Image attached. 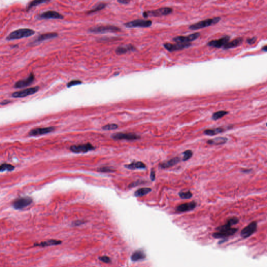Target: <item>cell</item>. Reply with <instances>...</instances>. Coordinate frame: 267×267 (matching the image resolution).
Returning a JSON list of instances; mask_svg holds the SVG:
<instances>
[{"label":"cell","instance_id":"cell-20","mask_svg":"<svg viewBox=\"0 0 267 267\" xmlns=\"http://www.w3.org/2000/svg\"><path fill=\"white\" fill-rule=\"evenodd\" d=\"M181 159L179 157H175L169 160L168 161H165L159 164V166L161 169H168L171 166H175V164L180 162Z\"/></svg>","mask_w":267,"mask_h":267},{"label":"cell","instance_id":"cell-26","mask_svg":"<svg viewBox=\"0 0 267 267\" xmlns=\"http://www.w3.org/2000/svg\"><path fill=\"white\" fill-rule=\"evenodd\" d=\"M243 42V38L241 37H239L237 38L234 39L233 41L231 42H228L224 46L223 48L224 49H228L233 48L234 47H237L239 45L241 44Z\"/></svg>","mask_w":267,"mask_h":267},{"label":"cell","instance_id":"cell-4","mask_svg":"<svg viewBox=\"0 0 267 267\" xmlns=\"http://www.w3.org/2000/svg\"><path fill=\"white\" fill-rule=\"evenodd\" d=\"M173 9L170 8H162L155 10L145 11L143 13V17L147 18L149 17H159L168 15L171 14Z\"/></svg>","mask_w":267,"mask_h":267},{"label":"cell","instance_id":"cell-7","mask_svg":"<svg viewBox=\"0 0 267 267\" xmlns=\"http://www.w3.org/2000/svg\"><path fill=\"white\" fill-rule=\"evenodd\" d=\"M40 87L39 86H35L34 87L25 89L22 90L14 92L12 94V97L15 98H24L27 96H30L37 93L39 91Z\"/></svg>","mask_w":267,"mask_h":267},{"label":"cell","instance_id":"cell-1","mask_svg":"<svg viewBox=\"0 0 267 267\" xmlns=\"http://www.w3.org/2000/svg\"><path fill=\"white\" fill-rule=\"evenodd\" d=\"M238 222L239 219L237 218L230 219L226 224L217 228V232L213 234V236L216 239H223L233 235L237 230V228H232V226Z\"/></svg>","mask_w":267,"mask_h":267},{"label":"cell","instance_id":"cell-34","mask_svg":"<svg viewBox=\"0 0 267 267\" xmlns=\"http://www.w3.org/2000/svg\"><path fill=\"white\" fill-rule=\"evenodd\" d=\"M183 157L182 159V160L183 161H187L189 159L192 158V156L193 155V152L191 150H187L183 152Z\"/></svg>","mask_w":267,"mask_h":267},{"label":"cell","instance_id":"cell-29","mask_svg":"<svg viewBox=\"0 0 267 267\" xmlns=\"http://www.w3.org/2000/svg\"><path fill=\"white\" fill-rule=\"evenodd\" d=\"M145 257V255L144 254V252H142V251H140V250H138V251L135 252L132 255V259L133 261H138V260L143 259H144Z\"/></svg>","mask_w":267,"mask_h":267},{"label":"cell","instance_id":"cell-13","mask_svg":"<svg viewBox=\"0 0 267 267\" xmlns=\"http://www.w3.org/2000/svg\"><path fill=\"white\" fill-rule=\"evenodd\" d=\"M192 45L191 43H166L164 44V48H166L168 51L170 52H173L175 51H178V50H181L184 49L185 48H187L188 47H190Z\"/></svg>","mask_w":267,"mask_h":267},{"label":"cell","instance_id":"cell-21","mask_svg":"<svg viewBox=\"0 0 267 267\" xmlns=\"http://www.w3.org/2000/svg\"><path fill=\"white\" fill-rule=\"evenodd\" d=\"M136 50L135 47L132 44H127L125 47L120 46L117 47L115 50V53L117 55H121L126 53L128 51H134Z\"/></svg>","mask_w":267,"mask_h":267},{"label":"cell","instance_id":"cell-31","mask_svg":"<svg viewBox=\"0 0 267 267\" xmlns=\"http://www.w3.org/2000/svg\"><path fill=\"white\" fill-rule=\"evenodd\" d=\"M228 113V112L226 111H219L216 112L213 114L212 119L213 120L217 121L223 117H224Z\"/></svg>","mask_w":267,"mask_h":267},{"label":"cell","instance_id":"cell-17","mask_svg":"<svg viewBox=\"0 0 267 267\" xmlns=\"http://www.w3.org/2000/svg\"><path fill=\"white\" fill-rule=\"evenodd\" d=\"M257 226V223L256 222H253L250 223L242 230L241 233V236L243 238H247L250 236L256 231Z\"/></svg>","mask_w":267,"mask_h":267},{"label":"cell","instance_id":"cell-14","mask_svg":"<svg viewBox=\"0 0 267 267\" xmlns=\"http://www.w3.org/2000/svg\"><path fill=\"white\" fill-rule=\"evenodd\" d=\"M39 18L40 19H64V16L54 10H48L43 13L40 14L39 15Z\"/></svg>","mask_w":267,"mask_h":267},{"label":"cell","instance_id":"cell-23","mask_svg":"<svg viewBox=\"0 0 267 267\" xmlns=\"http://www.w3.org/2000/svg\"><path fill=\"white\" fill-rule=\"evenodd\" d=\"M125 167L126 169L132 170H134L136 169H145L146 168L145 164L141 161H138V162L133 161L131 164H125Z\"/></svg>","mask_w":267,"mask_h":267},{"label":"cell","instance_id":"cell-16","mask_svg":"<svg viewBox=\"0 0 267 267\" xmlns=\"http://www.w3.org/2000/svg\"><path fill=\"white\" fill-rule=\"evenodd\" d=\"M230 39V36H225L222 37L220 39L212 40L209 42L208 43V46L209 47H214L216 48H220L221 47H224L227 43H228Z\"/></svg>","mask_w":267,"mask_h":267},{"label":"cell","instance_id":"cell-44","mask_svg":"<svg viewBox=\"0 0 267 267\" xmlns=\"http://www.w3.org/2000/svg\"><path fill=\"white\" fill-rule=\"evenodd\" d=\"M250 171H251V170H249V169H244L242 170V172L244 173H249Z\"/></svg>","mask_w":267,"mask_h":267},{"label":"cell","instance_id":"cell-33","mask_svg":"<svg viewBox=\"0 0 267 267\" xmlns=\"http://www.w3.org/2000/svg\"><path fill=\"white\" fill-rule=\"evenodd\" d=\"M179 195L180 198L183 199H188L191 198L193 196L192 192L190 190H188L187 192H181V191L179 192Z\"/></svg>","mask_w":267,"mask_h":267},{"label":"cell","instance_id":"cell-18","mask_svg":"<svg viewBox=\"0 0 267 267\" xmlns=\"http://www.w3.org/2000/svg\"><path fill=\"white\" fill-rule=\"evenodd\" d=\"M197 206V203L195 201L184 203L179 205L176 208V211L178 212H184L194 209Z\"/></svg>","mask_w":267,"mask_h":267},{"label":"cell","instance_id":"cell-42","mask_svg":"<svg viewBox=\"0 0 267 267\" xmlns=\"http://www.w3.org/2000/svg\"><path fill=\"white\" fill-rule=\"evenodd\" d=\"M10 102H11V101L6 100H4V101H3L2 102H1V104L2 106H3V105H6V104H8L10 103Z\"/></svg>","mask_w":267,"mask_h":267},{"label":"cell","instance_id":"cell-24","mask_svg":"<svg viewBox=\"0 0 267 267\" xmlns=\"http://www.w3.org/2000/svg\"><path fill=\"white\" fill-rule=\"evenodd\" d=\"M58 36V34L56 32H49L46 34H40L39 36L37 38L35 42H41L44 40H47L48 39H53L56 38Z\"/></svg>","mask_w":267,"mask_h":267},{"label":"cell","instance_id":"cell-46","mask_svg":"<svg viewBox=\"0 0 267 267\" xmlns=\"http://www.w3.org/2000/svg\"><path fill=\"white\" fill-rule=\"evenodd\" d=\"M266 126H267V124H266Z\"/></svg>","mask_w":267,"mask_h":267},{"label":"cell","instance_id":"cell-45","mask_svg":"<svg viewBox=\"0 0 267 267\" xmlns=\"http://www.w3.org/2000/svg\"><path fill=\"white\" fill-rule=\"evenodd\" d=\"M262 50L264 51H267V46H265V47H263Z\"/></svg>","mask_w":267,"mask_h":267},{"label":"cell","instance_id":"cell-8","mask_svg":"<svg viewBox=\"0 0 267 267\" xmlns=\"http://www.w3.org/2000/svg\"><path fill=\"white\" fill-rule=\"evenodd\" d=\"M152 22L151 20L145 19H136L124 23V26L127 28H135V27H143L146 28L150 27Z\"/></svg>","mask_w":267,"mask_h":267},{"label":"cell","instance_id":"cell-19","mask_svg":"<svg viewBox=\"0 0 267 267\" xmlns=\"http://www.w3.org/2000/svg\"><path fill=\"white\" fill-rule=\"evenodd\" d=\"M230 126L228 127H219L213 129H207L204 130V133L208 136H214L224 132L226 130L230 129Z\"/></svg>","mask_w":267,"mask_h":267},{"label":"cell","instance_id":"cell-6","mask_svg":"<svg viewBox=\"0 0 267 267\" xmlns=\"http://www.w3.org/2000/svg\"><path fill=\"white\" fill-rule=\"evenodd\" d=\"M33 200L30 197H23L18 198L15 200L12 204L14 208L17 210L23 209L24 208L28 206L32 202Z\"/></svg>","mask_w":267,"mask_h":267},{"label":"cell","instance_id":"cell-41","mask_svg":"<svg viewBox=\"0 0 267 267\" xmlns=\"http://www.w3.org/2000/svg\"><path fill=\"white\" fill-rule=\"evenodd\" d=\"M117 2L122 4H127L130 3V1H125V0H119V1H117Z\"/></svg>","mask_w":267,"mask_h":267},{"label":"cell","instance_id":"cell-28","mask_svg":"<svg viewBox=\"0 0 267 267\" xmlns=\"http://www.w3.org/2000/svg\"><path fill=\"white\" fill-rule=\"evenodd\" d=\"M106 5H107V4L105 3H100L97 5H96L92 9L88 11L87 12V14L89 15V14H91L96 13L97 12H98L100 10H102L104 8H106Z\"/></svg>","mask_w":267,"mask_h":267},{"label":"cell","instance_id":"cell-12","mask_svg":"<svg viewBox=\"0 0 267 267\" xmlns=\"http://www.w3.org/2000/svg\"><path fill=\"white\" fill-rule=\"evenodd\" d=\"M35 79V76L33 73H31L27 78L17 81L14 87L15 88H23L31 85Z\"/></svg>","mask_w":267,"mask_h":267},{"label":"cell","instance_id":"cell-39","mask_svg":"<svg viewBox=\"0 0 267 267\" xmlns=\"http://www.w3.org/2000/svg\"><path fill=\"white\" fill-rule=\"evenodd\" d=\"M257 38L256 37H253L251 38H248L247 39V42L249 44H254L256 41Z\"/></svg>","mask_w":267,"mask_h":267},{"label":"cell","instance_id":"cell-15","mask_svg":"<svg viewBox=\"0 0 267 267\" xmlns=\"http://www.w3.org/2000/svg\"><path fill=\"white\" fill-rule=\"evenodd\" d=\"M55 130V127L53 126L36 128L31 130L29 132V135L30 136H36L39 135H44L52 132Z\"/></svg>","mask_w":267,"mask_h":267},{"label":"cell","instance_id":"cell-22","mask_svg":"<svg viewBox=\"0 0 267 267\" xmlns=\"http://www.w3.org/2000/svg\"><path fill=\"white\" fill-rule=\"evenodd\" d=\"M228 139L224 137H218L213 138L212 139L208 140L207 141L208 145H224L227 143Z\"/></svg>","mask_w":267,"mask_h":267},{"label":"cell","instance_id":"cell-32","mask_svg":"<svg viewBox=\"0 0 267 267\" xmlns=\"http://www.w3.org/2000/svg\"><path fill=\"white\" fill-rule=\"evenodd\" d=\"M15 169V166L10 164H3L0 166V171L1 172L4 171H12Z\"/></svg>","mask_w":267,"mask_h":267},{"label":"cell","instance_id":"cell-10","mask_svg":"<svg viewBox=\"0 0 267 267\" xmlns=\"http://www.w3.org/2000/svg\"><path fill=\"white\" fill-rule=\"evenodd\" d=\"M111 137L115 140H126L132 141L139 139L140 136L133 133L118 132L112 134Z\"/></svg>","mask_w":267,"mask_h":267},{"label":"cell","instance_id":"cell-30","mask_svg":"<svg viewBox=\"0 0 267 267\" xmlns=\"http://www.w3.org/2000/svg\"><path fill=\"white\" fill-rule=\"evenodd\" d=\"M48 2H49V1L34 0V1H31L27 5V10H29L31 9V8H32L33 7H35V6H38V5H40V4H43V3Z\"/></svg>","mask_w":267,"mask_h":267},{"label":"cell","instance_id":"cell-38","mask_svg":"<svg viewBox=\"0 0 267 267\" xmlns=\"http://www.w3.org/2000/svg\"><path fill=\"white\" fill-rule=\"evenodd\" d=\"M99 260L104 263H109L111 262L110 258L106 256H103L99 257Z\"/></svg>","mask_w":267,"mask_h":267},{"label":"cell","instance_id":"cell-27","mask_svg":"<svg viewBox=\"0 0 267 267\" xmlns=\"http://www.w3.org/2000/svg\"><path fill=\"white\" fill-rule=\"evenodd\" d=\"M152 191V189L149 187H143L137 189L134 192L135 197H142L147 194H148Z\"/></svg>","mask_w":267,"mask_h":267},{"label":"cell","instance_id":"cell-36","mask_svg":"<svg viewBox=\"0 0 267 267\" xmlns=\"http://www.w3.org/2000/svg\"><path fill=\"white\" fill-rule=\"evenodd\" d=\"M81 83H82V81L79 80H73V81H71L70 82H68L67 83L66 86L68 88H70L71 87H73L74 86L81 85Z\"/></svg>","mask_w":267,"mask_h":267},{"label":"cell","instance_id":"cell-25","mask_svg":"<svg viewBox=\"0 0 267 267\" xmlns=\"http://www.w3.org/2000/svg\"><path fill=\"white\" fill-rule=\"evenodd\" d=\"M61 243H62V241H61L51 239V240H48L47 241L40 242V243H35L34 244V246L44 247L50 246H53V245H60Z\"/></svg>","mask_w":267,"mask_h":267},{"label":"cell","instance_id":"cell-9","mask_svg":"<svg viewBox=\"0 0 267 267\" xmlns=\"http://www.w3.org/2000/svg\"><path fill=\"white\" fill-rule=\"evenodd\" d=\"M95 147L90 143H86L78 145L72 146L70 150L74 153H86L95 149Z\"/></svg>","mask_w":267,"mask_h":267},{"label":"cell","instance_id":"cell-5","mask_svg":"<svg viewBox=\"0 0 267 267\" xmlns=\"http://www.w3.org/2000/svg\"><path fill=\"white\" fill-rule=\"evenodd\" d=\"M221 20L220 17H217L213 18H209L204 21H200L197 23L192 24L189 27V29L190 30H198L200 29L204 28L211 26L212 25H215L219 23Z\"/></svg>","mask_w":267,"mask_h":267},{"label":"cell","instance_id":"cell-11","mask_svg":"<svg viewBox=\"0 0 267 267\" xmlns=\"http://www.w3.org/2000/svg\"><path fill=\"white\" fill-rule=\"evenodd\" d=\"M200 36L199 32H196L187 36H177L174 37L173 40L176 43H188L198 39Z\"/></svg>","mask_w":267,"mask_h":267},{"label":"cell","instance_id":"cell-2","mask_svg":"<svg viewBox=\"0 0 267 267\" xmlns=\"http://www.w3.org/2000/svg\"><path fill=\"white\" fill-rule=\"evenodd\" d=\"M35 34V31L29 28H21L13 31L6 37V39L8 41L21 39L32 36Z\"/></svg>","mask_w":267,"mask_h":267},{"label":"cell","instance_id":"cell-40","mask_svg":"<svg viewBox=\"0 0 267 267\" xmlns=\"http://www.w3.org/2000/svg\"><path fill=\"white\" fill-rule=\"evenodd\" d=\"M150 179L151 181H154L156 179V174L154 169H152L150 173Z\"/></svg>","mask_w":267,"mask_h":267},{"label":"cell","instance_id":"cell-37","mask_svg":"<svg viewBox=\"0 0 267 267\" xmlns=\"http://www.w3.org/2000/svg\"><path fill=\"white\" fill-rule=\"evenodd\" d=\"M99 171L103 172V173H108V172H113V170H112L111 168H108V167H103V168H101L100 169H99Z\"/></svg>","mask_w":267,"mask_h":267},{"label":"cell","instance_id":"cell-3","mask_svg":"<svg viewBox=\"0 0 267 267\" xmlns=\"http://www.w3.org/2000/svg\"><path fill=\"white\" fill-rule=\"evenodd\" d=\"M89 31L94 34H104L107 32H117L121 31V29L113 25H103L95 26L89 29Z\"/></svg>","mask_w":267,"mask_h":267},{"label":"cell","instance_id":"cell-35","mask_svg":"<svg viewBox=\"0 0 267 267\" xmlns=\"http://www.w3.org/2000/svg\"><path fill=\"white\" fill-rule=\"evenodd\" d=\"M118 128V125L116 124H109L106 125L102 127V129L105 130H116Z\"/></svg>","mask_w":267,"mask_h":267},{"label":"cell","instance_id":"cell-43","mask_svg":"<svg viewBox=\"0 0 267 267\" xmlns=\"http://www.w3.org/2000/svg\"><path fill=\"white\" fill-rule=\"evenodd\" d=\"M83 223V222L81 221H75L74 223V226H79V225H81V224Z\"/></svg>","mask_w":267,"mask_h":267}]
</instances>
